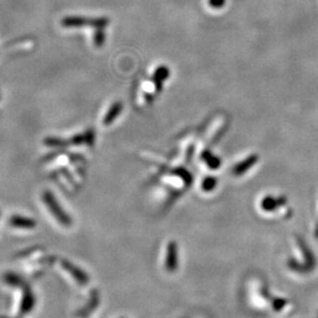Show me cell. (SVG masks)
Listing matches in <instances>:
<instances>
[{
  "instance_id": "8",
  "label": "cell",
  "mask_w": 318,
  "mask_h": 318,
  "mask_svg": "<svg viewBox=\"0 0 318 318\" xmlns=\"http://www.w3.org/2000/svg\"><path fill=\"white\" fill-rule=\"evenodd\" d=\"M2 318H3V317H2Z\"/></svg>"
},
{
  "instance_id": "7",
  "label": "cell",
  "mask_w": 318,
  "mask_h": 318,
  "mask_svg": "<svg viewBox=\"0 0 318 318\" xmlns=\"http://www.w3.org/2000/svg\"><path fill=\"white\" fill-rule=\"evenodd\" d=\"M120 111H121V107H120V105H115V106H113V107H112V109H111V111L107 114V116H106V118H105V120H104V123H105V124H109V123H111L114 119H115L116 115H117V114H118Z\"/></svg>"
},
{
  "instance_id": "4",
  "label": "cell",
  "mask_w": 318,
  "mask_h": 318,
  "mask_svg": "<svg viewBox=\"0 0 318 318\" xmlns=\"http://www.w3.org/2000/svg\"><path fill=\"white\" fill-rule=\"evenodd\" d=\"M92 141V134H77L71 138L64 139L59 137H47L45 139V144L49 147H65L69 145H81L87 142Z\"/></svg>"
},
{
  "instance_id": "5",
  "label": "cell",
  "mask_w": 318,
  "mask_h": 318,
  "mask_svg": "<svg viewBox=\"0 0 318 318\" xmlns=\"http://www.w3.org/2000/svg\"><path fill=\"white\" fill-rule=\"evenodd\" d=\"M59 270L64 274L65 277L69 278L70 277V280H72V281H74L75 284H83L85 283V279H84V276L83 275H80V272L79 270H77L75 268H73L72 264L68 263L67 261H59Z\"/></svg>"
},
{
  "instance_id": "1",
  "label": "cell",
  "mask_w": 318,
  "mask_h": 318,
  "mask_svg": "<svg viewBox=\"0 0 318 318\" xmlns=\"http://www.w3.org/2000/svg\"><path fill=\"white\" fill-rule=\"evenodd\" d=\"M5 283L15 288L17 290L16 292V304H17V307H16V313L21 314V316H23L24 314L29 313L31 311V309L33 308V305H34V300H33V296L30 292L29 287H27L25 285L23 282L20 281V289H18V285L15 281V275H8L5 277Z\"/></svg>"
},
{
  "instance_id": "2",
  "label": "cell",
  "mask_w": 318,
  "mask_h": 318,
  "mask_svg": "<svg viewBox=\"0 0 318 318\" xmlns=\"http://www.w3.org/2000/svg\"><path fill=\"white\" fill-rule=\"evenodd\" d=\"M42 198L45 205L48 207L50 213L53 215V217L56 219L58 223H60V225L64 227H69L71 225L70 217L67 215V213L60 207L59 202L57 201L55 195L52 192L49 191V190H46L43 193Z\"/></svg>"
},
{
  "instance_id": "3",
  "label": "cell",
  "mask_w": 318,
  "mask_h": 318,
  "mask_svg": "<svg viewBox=\"0 0 318 318\" xmlns=\"http://www.w3.org/2000/svg\"><path fill=\"white\" fill-rule=\"evenodd\" d=\"M108 23L107 19H87L84 17H65L62 19L61 24L64 28H80L85 26L105 27Z\"/></svg>"
},
{
  "instance_id": "6",
  "label": "cell",
  "mask_w": 318,
  "mask_h": 318,
  "mask_svg": "<svg viewBox=\"0 0 318 318\" xmlns=\"http://www.w3.org/2000/svg\"><path fill=\"white\" fill-rule=\"evenodd\" d=\"M8 224L18 230H33L36 223L33 219L23 217L21 215H14L8 219Z\"/></svg>"
}]
</instances>
